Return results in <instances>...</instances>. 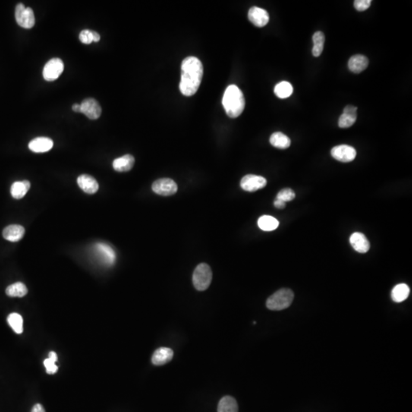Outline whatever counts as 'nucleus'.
Here are the masks:
<instances>
[{
	"mask_svg": "<svg viewBox=\"0 0 412 412\" xmlns=\"http://www.w3.org/2000/svg\"><path fill=\"white\" fill-rule=\"evenodd\" d=\"M80 188L87 194H94L99 190V183L94 177L88 174H82L77 178Z\"/></svg>",
	"mask_w": 412,
	"mask_h": 412,
	"instance_id": "obj_15",
	"label": "nucleus"
},
{
	"mask_svg": "<svg viewBox=\"0 0 412 412\" xmlns=\"http://www.w3.org/2000/svg\"><path fill=\"white\" fill-rule=\"evenodd\" d=\"M203 77V65L199 58L188 57L181 65V80L180 90L182 94L191 96L196 94Z\"/></svg>",
	"mask_w": 412,
	"mask_h": 412,
	"instance_id": "obj_1",
	"label": "nucleus"
},
{
	"mask_svg": "<svg viewBox=\"0 0 412 412\" xmlns=\"http://www.w3.org/2000/svg\"><path fill=\"white\" fill-rule=\"evenodd\" d=\"M276 96L280 99H287L290 97L293 92V87L291 83L287 81H283L276 85L274 88Z\"/></svg>",
	"mask_w": 412,
	"mask_h": 412,
	"instance_id": "obj_27",
	"label": "nucleus"
},
{
	"mask_svg": "<svg viewBox=\"0 0 412 412\" xmlns=\"http://www.w3.org/2000/svg\"><path fill=\"white\" fill-rule=\"evenodd\" d=\"M350 243L356 251L360 253H367L370 248V243L364 234L355 232L350 237Z\"/></svg>",
	"mask_w": 412,
	"mask_h": 412,
	"instance_id": "obj_13",
	"label": "nucleus"
},
{
	"mask_svg": "<svg viewBox=\"0 0 412 412\" xmlns=\"http://www.w3.org/2000/svg\"><path fill=\"white\" fill-rule=\"evenodd\" d=\"M7 322L16 334H21L23 332V318L20 314H10Z\"/></svg>",
	"mask_w": 412,
	"mask_h": 412,
	"instance_id": "obj_29",
	"label": "nucleus"
},
{
	"mask_svg": "<svg viewBox=\"0 0 412 412\" xmlns=\"http://www.w3.org/2000/svg\"><path fill=\"white\" fill-rule=\"evenodd\" d=\"M64 64L60 58H52L50 60L43 70L44 79L47 81L52 82L57 80L64 71Z\"/></svg>",
	"mask_w": 412,
	"mask_h": 412,
	"instance_id": "obj_6",
	"label": "nucleus"
},
{
	"mask_svg": "<svg viewBox=\"0 0 412 412\" xmlns=\"http://www.w3.org/2000/svg\"><path fill=\"white\" fill-rule=\"evenodd\" d=\"M26 230L20 224H11L4 228L3 236L6 240L11 242L20 241L24 237Z\"/></svg>",
	"mask_w": 412,
	"mask_h": 412,
	"instance_id": "obj_17",
	"label": "nucleus"
},
{
	"mask_svg": "<svg viewBox=\"0 0 412 412\" xmlns=\"http://www.w3.org/2000/svg\"><path fill=\"white\" fill-rule=\"evenodd\" d=\"M81 113L84 114L89 119L96 120L100 117L102 114V108L99 102L95 99L88 98L84 99L80 104Z\"/></svg>",
	"mask_w": 412,
	"mask_h": 412,
	"instance_id": "obj_11",
	"label": "nucleus"
},
{
	"mask_svg": "<svg viewBox=\"0 0 412 412\" xmlns=\"http://www.w3.org/2000/svg\"><path fill=\"white\" fill-rule=\"evenodd\" d=\"M294 293L290 289H282L268 298L266 307L272 311H281L291 306Z\"/></svg>",
	"mask_w": 412,
	"mask_h": 412,
	"instance_id": "obj_3",
	"label": "nucleus"
},
{
	"mask_svg": "<svg viewBox=\"0 0 412 412\" xmlns=\"http://www.w3.org/2000/svg\"><path fill=\"white\" fill-rule=\"evenodd\" d=\"M16 20L18 25L24 29H32L35 24V14L32 9L26 8L24 4H19L16 8Z\"/></svg>",
	"mask_w": 412,
	"mask_h": 412,
	"instance_id": "obj_5",
	"label": "nucleus"
},
{
	"mask_svg": "<svg viewBox=\"0 0 412 412\" xmlns=\"http://www.w3.org/2000/svg\"><path fill=\"white\" fill-rule=\"evenodd\" d=\"M357 108L353 105H347L344 108V112L341 114L338 121V125L341 128L351 127L357 120Z\"/></svg>",
	"mask_w": 412,
	"mask_h": 412,
	"instance_id": "obj_14",
	"label": "nucleus"
},
{
	"mask_svg": "<svg viewBox=\"0 0 412 412\" xmlns=\"http://www.w3.org/2000/svg\"><path fill=\"white\" fill-rule=\"evenodd\" d=\"M6 293L10 297H24L28 293V289L23 283L18 282L9 286Z\"/></svg>",
	"mask_w": 412,
	"mask_h": 412,
	"instance_id": "obj_26",
	"label": "nucleus"
},
{
	"mask_svg": "<svg viewBox=\"0 0 412 412\" xmlns=\"http://www.w3.org/2000/svg\"><path fill=\"white\" fill-rule=\"evenodd\" d=\"M410 294V289L404 284L395 286L391 290V296L393 301L400 303L407 299Z\"/></svg>",
	"mask_w": 412,
	"mask_h": 412,
	"instance_id": "obj_22",
	"label": "nucleus"
},
{
	"mask_svg": "<svg viewBox=\"0 0 412 412\" xmlns=\"http://www.w3.org/2000/svg\"><path fill=\"white\" fill-rule=\"evenodd\" d=\"M93 250L98 259L107 266H111L115 262V251L108 244L105 243H97L93 246Z\"/></svg>",
	"mask_w": 412,
	"mask_h": 412,
	"instance_id": "obj_7",
	"label": "nucleus"
},
{
	"mask_svg": "<svg viewBox=\"0 0 412 412\" xmlns=\"http://www.w3.org/2000/svg\"><path fill=\"white\" fill-rule=\"evenodd\" d=\"M269 142L272 146L282 150L287 149L291 145V140L290 138L280 131L273 133L270 136Z\"/></svg>",
	"mask_w": 412,
	"mask_h": 412,
	"instance_id": "obj_23",
	"label": "nucleus"
},
{
	"mask_svg": "<svg viewBox=\"0 0 412 412\" xmlns=\"http://www.w3.org/2000/svg\"><path fill=\"white\" fill-rule=\"evenodd\" d=\"M174 357V351L168 347H160L152 356V363L155 366H162L169 363Z\"/></svg>",
	"mask_w": 412,
	"mask_h": 412,
	"instance_id": "obj_18",
	"label": "nucleus"
},
{
	"mask_svg": "<svg viewBox=\"0 0 412 412\" xmlns=\"http://www.w3.org/2000/svg\"><path fill=\"white\" fill-rule=\"evenodd\" d=\"M331 155L334 159L342 163L353 161L357 156L355 148L350 145H341L334 147L331 149Z\"/></svg>",
	"mask_w": 412,
	"mask_h": 412,
	"instance_id": "obj_10",
	"label": "nucleus"
},
{
	"mask_svg": "<svg viewBox=\"0 0 412 412\" xmlns=\"http://www.w3.org/2000/svg\"><path fill=\"white\" fill-rule=\"evenodd\" d=\"M369 60L365 56L357 54L353 56L348 61V68L355 73H360L367 68Z\"/></svg>",
	"mask_w": 412,
	"mask_h": 412,
	"instance_id": "obj_19",
	"label": "nucleus"
},
{
	"mask_svg": "<svg viewBox=\"0 0 412 412\" xmlns=\"http://www.w3.org/2000/svg\"><path fill=\"white\" fill-rule=\"evenodd\" d=\"M314 46L312 48V54L314 57H319L322 54L324 50V45H325V37L323 32H317L314 34L313 37Z\"/></svg>",
	"mask_w": 412,
	"mask_h": 412,
	"instance_id": "obj_28",
	"label": "nucleus"
},
{
	"mask_svg": "<svg viewBox=\"0 0 412 412\" xmlns=\"http://www.w3.org/2000/svg\"><path fill=\"white\" fill-rule=\"evenodd\" d=\"M32 412H45V410L42 404H36L32 407Z\"/></svg>",
	"mask_w": 412,
	"mask_h": 412,
	"instance_id": "obj_35",
	"label": "nucleus"
},
{
	"mask_svg": "<svg viewBox=\"0 0 412 412\" xmlns=\"http://www.w3.org/2000/svg\"><path fill=\"white\" fill-rule=\"evenodd\" d=\"M44 365H45V368H46L47 372L50 375H52V374L56 373L57 371H58V367L57 365H56V362H54V360H51L50 358L46 359L44 361Z\"/></svg>",
	"mask_w": 412,
	"mask_h": 412,
	"instance_id": "obj_33",
	"label": "nucleus"
},
{
	"mask_svg": "<svg viewBox=\"0 0 412 412\" xmlns=\"http://www.w3.org/2000/svg\"><path fill=\"white\" fill-rule=\"evenodd\" d=\"M134 158L132 155H126L114 160L112 166L118 172H127L132 169L134 164Z\"/></svg>",
	"mask_w": 412,
	"mask_h": 412,
	"instance_id": "obj_20",
	"label": "nucleus"
},
{
	"mask_svg": "<svg viewBox=\"0 0 412 412\" xmlns=\"http://www.w3.org/2000/svg\"><path fill=\"white\" fill-rule=\"evenodd\" d=\"M218 412H238L237 401L231 396H224L220 400Z\"/></svg>",
	"mask_w": 412,
	"mask_h": 412,
	"instance_id": "obj_25",
	"label": "nucleus"
},
{
	"mask_svg": "<svg viewBox=\"0 0 412 412\" xmlns=\"http://www.w3.org/2000/svg\"><path fill=\"white\" fill-rule=\"evenodd\" d=\"M48 358L51 359V360H54V362L58 361V356H57V353L55 352L51 351L50 352L49 355H48Z\"/></svg>",
	"mask_w": 412,
	"mask_h": 412,
	"instance_id": "obj_37",
	"label": "nucleus"
},
{
	"mask_svg": "<svg viewBox=\"0 0 412 412\" xmlns=\"http://www.w3.org/2000/svg\"><path fill=\"white\" fill-rule=\"evenodd\" d=\"M72 109H73V111H76V112H80V111H81L80 104H74V105L72 106Z\"/></svg>",
	"mask_w": 412,
	"mask_h": 412,
	"instance_id": "obj_38",
	"label": "nucleus"
},
{
	"mask_svg": "<svg viewBox=\"0 0 412 412\" xmlns=\"http://www.w3.org/2000/svg\"><path fill=\"white\" fill-rule=\"evenodd\" d=\"M371 4H372L371 0H356L353 3V6L357 11L363 12L368 10Z\"/></svg>",
	"mask_w": 412,
	"mask_h": 412,
	"instance_id": "obj_31",
	"label": "nucleus"
},
{
	"mask_svg": "<svg viewBox=\"0 0 412 412\" xmlns=\"http://www.w3.org/2000/svg\"><path fill=\"white\" fill-rule=\"evenodd\" d=\"M274 206L277 209H283L286 207V202H283V201L280 200V199H275L274 201Z\"/></svg>",
	"mask_w": 412,
	"mask_h": 412,
	"instance_id": "obj_34",
	"label": "nucleus"
},
{
	"mask_svg": "<svg viewBox=\"0 0 412 412\" xmlns=\"http://www.w3.org/2000/svg\"><path fill=\"white\" fill-rule=\"evenodd\" d=\"M152 190L156 194L163 196H170L175 194L178 190L175 181L169 178L156 180L152 185Z\"/></svg>",
	"mask_w": 412,
	"mask_h": 412,
	"instance_id": "obj_8",
	"label": "nucleus"
},
{
	"mask_svg": "<svg viewBox=\"0 0 412 412\" xmlns=\"http://www.w3.org/2000/svg\"><path fill=\"white\" fill-rule=\"evenodd\" d=\"M257 224L259 228L263 231H272L278 228L280 222L274 217L263 215L258 219Z\"/></svg>",
	"mask_w": 412,
	"mask_h": 412,
	"instance_id": "obj_24",
	"label": "nucleus"
},
{
	"mask_svg": "<svg viewBox=\"0 0 412 412\" xmlns=\"http://www.w3.org/2000/svg\"><path fill=\"white\" fill-rule=\"evenodd\" d=\"M223 106L231 118L241 115L245 107V99L242 91L236 85H230L225 89L222 99Z\"/></svg>",
	"mask_w": 412,
	"mask_h": 412,
	"instance_id": "obj_2",
	"label": "nucleus"
},
{
	"mask_svg": "<svg viewBox=\"0 0 412 412\" xmlns=\"http://www.w3.org/2000/svg\"><path fill=\"white\" fill-rule=\"evenodd\" d=\"M54 146V142L49 138L39 137L33 139L29 145V149L35 153L49 152Z\"/></svg>",
	"mask_w": 412,
	"mask_h": 412,
	"instance_id": "obj_16",
	"label": "nucleus"
},
{
	"mask_svg": "<svg viewBox=\"0 0 412 412\" xmlns=\"http://www.w3.org/2000/svg\"><path fill=\"white\" fill-rule=\"evenodd\" d=\"M248 19L256 27H264L269 23V13L263 9L253 7L249 10Z\"/></svg>",
	"mask_w": 412,
	"mask_h": 412,
	"instance_id": "obj_12",
	"label": "nucleus"
},
{
	"mask_svg": "<svg viewBox=\"0 0 412 412\" xmlns=\"http://www.w3.org/2000/svg\"><path fill=\"white\" fill-rule=\"evenodd\" d=\"M296 198V193L293 190L290 188L284 189L281 191L279 192L276 199H280L284 202H291Z\"/></svg>",
	"mask_w": 412,
	"mask_h": 412,
	"instance_id": "obj_30",
	"label": "nucleus"
},
{
	"mask_svg": "<svg viewBox=\"0 0 412 412\" xmlns=\"http://www.w3.org/2000/svg\"><path fill=\"white\" fill-rule=\"evenodd\" d=\"M79 39H80L82 43L86 44V45H89V44L92 43L93 42L92 41V31L88 30V29L82 31L80 33Z\"/></svg>",
	"mask_w": 412,
	"mask_h": 412,
	"instance_id": "obj_32",
	"label": "nucleus"
},
{
	"mask_svg": "<svg viewBox=\"0 0 412 412\" xmlns=\"http://www.w3.org/2000/svg\"><path fill=\"white\" fill-rule=\"evenodd\" d=\"M31 187L30 182L28 180L24 181L15 182L11 186L12 196L16 199H21L26 196Z\"/></svg>",
	"mask_w": 412,
	"mask_h": 412,
	"instance_id": "obj_21",
	"label": "nucleus"
},
{
	"mask_svg": "<svg viewBox=\"0 0 412 412\" xmlns=\"http://www.w3.org/2000/svg\"><path fill=\"white\" fill-rule=\"evenodd\" d=\"M92 41L94 42H99V40H100V35H99L97 32H94V31H92Z\"/></svg>",
	"mask_w": 412,
	"mask_h": 412,
	"instance_id": "obj_36",
	"label": "nucleus"
},
{
	"mask_svg": "<svg viewBox=\"0 0 412 412\" xmlns=\"http://www.w3.org/2000/svg\"><path fill=\"white\" fill-rule=\"evenodd\" d=\"M266 179L261 176L248 174L244 176L240 181V187L242 190L247 192H255L264 188L266 186Z\"/></svg>",
	"mask_w": 412,
	"mask_h": 412,
	"instance_id": "obj_9",
	"label": "nucleus"
},
{
	"mask_svg": "<svg viewBox=\"0 0 412 412\" xmlns=\"http://www.w3.org/2000/svg\"><path fill=\"white\" fill-rule=\"evenodd\" d=\"M212 272L206 263H200L196 266L193 275V283L198 291H205L212 283Z\"/></svg>",
	"mask_w": 412,
	"mask_h": 412,
	"instance_id": "obj_4",
	"label": "nucleus"
}]
</instances>
